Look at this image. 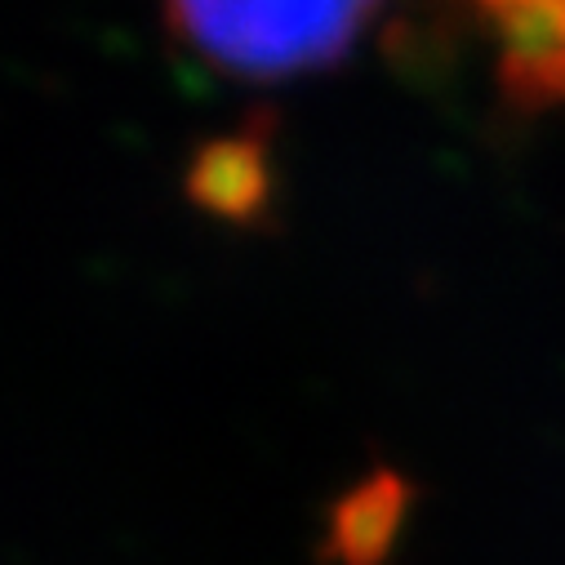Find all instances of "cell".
Instances as JSON below:
<instances>
[{
	"mask_svg": "<svg viewBox=\"0 0 565 565\" xmlns=\"http://www.w3.org/2000/svg\"><path fill=\"white\" fill-rule=\"evenodd\" d=\"M383 0H166L179 41L232 76H295L339 58Z\"/></svg>",
	"mask_w": 565,
	"mask_h": 565,
	"instance_id": "cell-1",
	"label": "cell"
},
{
	"mask_svg": "<svg viewBox=\"0 0 565 565\" xmlns=\"http://www.w3.org/2000/svg\"><path fill=\"white\" fill-rule=\"evenodd\" d=\"M521 98H565V0H472Z\"/></svg>",
	"mask_w": 565,
	"mask_h": 565,
	"instance_id": "cell-2",
	"label": "cell"
}]
</instances>
